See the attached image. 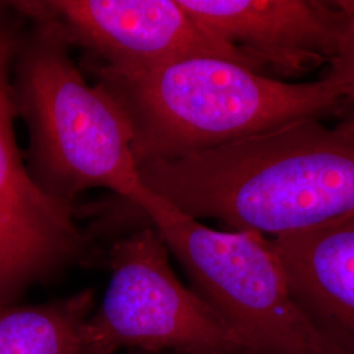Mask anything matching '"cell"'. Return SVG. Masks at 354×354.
Listing matches in <instances>:
<instances>
[{"label": "cell", "instance_id": "obj_1", "mask_svg": "<svg viewBox=\"0 0 354 354\" xmlns=\"http://www.w3.org/2000/svg\"><path fill=\"white\" fill-rule=\"evenodd\" d=\"M142 183L196 219L272 238L354 213V127L302 120L140 165Z\"/></svg>", "mask_w": 354, "mask_h": 354}, {"label": "cell", "instance_id": "obj_2", "mask_svg": "<svg viewBox=\"0 0 354 354\" xmlns=\"http://www.w3.org/2000/svg\"><path fill=\"white\" fill-rule=\"evenodd\" d=\"M125 108L138 167L205 151L346 104L340 80L291 83L219 57H198L133 77L97 73Z\"/></svg>", "mask_w": 354, "mask_h": 354}, {"label": "cell", "instance_id": "obj_3", "mask_svg": "<svg viewBox=\"0 0 354 354\" xmlns=\"http://www.w3.org/2000/svg\"><path fill=\"white\" fill-rule=\"evenodd\" d=\"M70 46L59 26L33 21L15 59L16 106L30 140L29 174L68 206L93 188L129 201L142 185L129 115L102 83L89 84Z\"/></svg>", "mask_w": 354, "mask_h": 354}, {"label": "cell", "instance_id": "obj_4", "mask_svg": "<svg viewBox=\"0 0 354 354\" xmlns=\"http://www.w3.org/2000/svg\"><path fill=\"white\" fill-rule=\"evenodd\" d=\"M129 203L158 231L241 354H342L295 301L266 236L207 227L143 183Z\"/></svg>", "mask_w": 354, "mask_h": 354}, {"label": "cell", "instance_id": "obj_5", "mask_svg": "<svg viewBox=\"0 0 354 354\" xmlns=\"http://www.w3.org/2000/svg\"><path fill=\"white\" fill-rule=\"evenodd\" d=\"M168 253L151 225L112 241L111 279L89 319L91 342L104 354H241L214 310L177 279Z\"/></svg>", "mask_w": 354, "mask_h": 354}, {"label": "cell", "instance_id": "obj_6", "mask_svg": "<svg viewBox=\"0 0 354 354\" xmlns=\"http://www.w3.org/2000/svg\"><path fill=\"white\" fill-rule=\"evenodd\" d=\"M21 19L0 6V307L15 304L36 283L97 259L95 239L79 227L73 206L38 187L17 147L11 68L24 36Z\"/></svg>", "mask_w": 354, "mask_h": 354}, {"label": "cell", "instance_id": "obj_7", "mask_svg": "<svg viewBox=\"0 0 354 354\" xmlns=\"http://www.w3.org/2000/svg\"><path fill=\"white\" fill-rule=\"evenodd\" d=\"M32 21L59 26L102 64L96 73L133 77L198 57H219L253 68L241 51L198 24L178 0L7 1ZM256 71V70H254Z\"/></svg>", "mask_w": 354, "mask_h": 354}, {"label": "cell", "instance_id": "obj_8", "mask_svg": "<svg viewBox=\"0 0 354 354\" xmlns=\"http://www.w3.org/2000/svg\"><path fill=\"white\" fill-rule=\"evenodd\" d=\"M210 33L241 51L257 73L285 77L335 62L346 29L339 0H178Z\"/></svg>", "mask_w": 354, "mask_h": 354}, {"label": "cell", "instance_id": "obj_9", "mask_svg": "<svg viewBox=\"0 0 354 354\" xmlns=\"http://www.w3.org/2000/svg\"><path fill=\"white\" fill-rule=\"evenodd\" d=\"M295 301L342 354H354V213L269 239Z\"/></svg>", "mask_w": 354, "mask_h": 354}, {"label": "cell", "instance_id": "obj_10", "mask_svg": "<svg viewBox=\"0 0 354 354\" xmlns=\"http://www.w3.org/2000/svg\"><path fill=\"white\" fill-rule=\"evenodd\" d=\"M95 292L35 306L0 307V354H104L91 342Z\"/></svg>", "mask_w": 354, "mask_h": 354}, {"label": "cell", "instance_id": "obj_11", "mask_svg": "<svg viewBox=\"0 0 354 354\" xmlns=\"http://www.w3.org/2000/svg\"><path fill=\"white\" fill-rule=\"evenodd\" d=\"M339 3L346 15V29L339 54L329 66V73L340 80L346 104L353 108L348 122L354 127V0H339Z\"/></svg>", "mask_w": 354, "mask_h": 354}, {"label": "cell", "instance_id": "obj_12", "mask_svg": "<svg viewBox=\"0 0 354 354\" xmlns=\"http://www.w3.org/2000/svg\"><path fill=\"white\" fill-rule=\"evenodd\" d=\"M130 354H174V353H147V352H131Z\"/></svg>", "mask_w": 354, "mask_h": 354}]
</instances>
